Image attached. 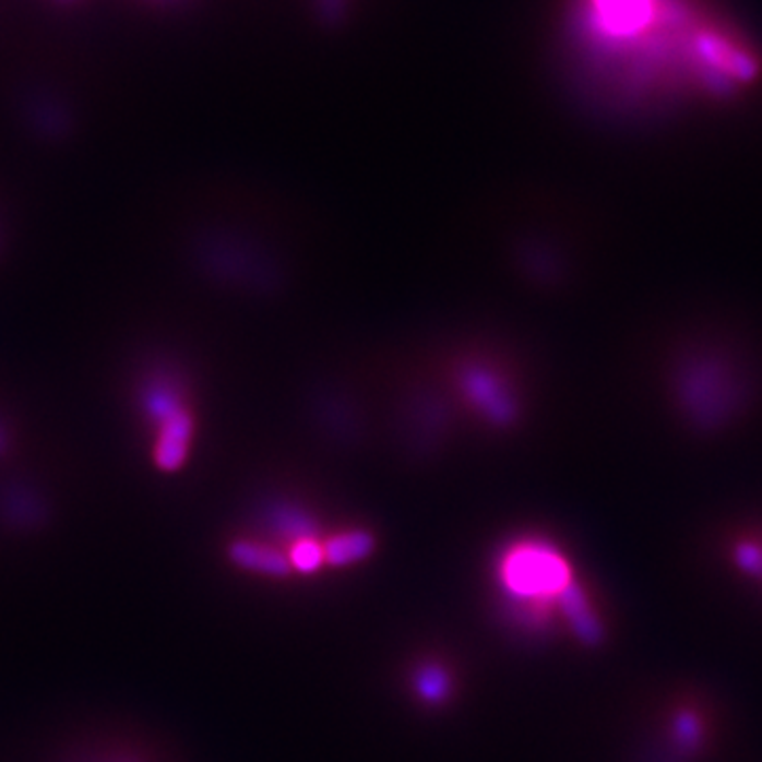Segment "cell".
I'll use <instances>...</instances> for the list:
<instances>
[{
  "label": "cell",
  "instance_id": "obj_1",
  "mask_svg": "<svg viewBox=\"0 0 762 762\" xmlns=\"http://www.w3.org/2000/svg\"><path fill=\"white\" fill-rule=\"evenodd\" d=\"M570 20L585 72L623 98L721 94L757 70L746 40L701 0H574Z\"/></svg>",
  "mask_w": 762,
  "mask_h": 762
},
{
  "label": "cell",
  "instance_id": "obj_2",
  "mask_svg": "<svg viewBox=\"0 0 762 762\" xmlns=\"http://www.w3.org/2000/svg\"><path fill=\"white\" fill-rule=\"evenodd\" d=\"M142 414L155 466L164 473L180 471L189 457L195 432V419L184 401L182 388L172 380L151 381L144 388Z\"/></svg>",
  "mask_w": 762,
  "mask_h": 762
},
{
  "label": "cell",
  "instance_id": "obj_3",
  "mask_svg": "<svg viewBox=\"0 0 762 762\" xmlns=\"http://www.w3.org/2000/svg\"><path fill=\"white\" fill-rule=\"evenodd\" d=\"M502 579L517 597H557L572 583L568 563L553 549L536 543L511 551L502 565Z\"/></svg>",
  "mask_w": 762,
  "mask_h": 762
},
{
  "label": "cell",
  "instance_id": "obj_4",
  "mask_svg": "<svg viewBox=\"0 0 762 762\" xmlns=\"http://www.w3.org/2000/svg\"><path fill=\"white\" fill-rule=\"evenodd\" d=\"M557 602L561 606V612L565 617L568 624L572 627L574 635L585 642V644H597L604 635L602 623L597 621L595 612L591 610L590 599L585 595V591L581 590L579 583H570L565 590L557 595Z\"/></svg>",
  "mask_w": 762,
  "mask_h": 762
},
{
  "label": "cell",
  "instance_id": "obj_5",
  "mask_svg": "<svg viewBox=\"0 0 762 762\" xmlns=\"http://www.w3.org/2000/svg\"><path fill=\"white\" fill-rule=\"evenodd\" d=\"M229 557L236 565H240L248 572H257L274 579H284L293 570L290 559L286 555L257 543H246V540L234 543L229 549Z\"/></svg>",
  "mask_w": 762,
  "mask_h": 762
},
{
  "label": "cell",
  "instance_id": "obj_6",
  "mask_svg": "<svg viewBox=\"0 0 762 762\" xmlns=\"http://www.w3.org/2000/svg\"><path fill=\"white\" fill-rule=\"evenodd\" d=\"M324 547V563L331 565H352L358 563L362 559H367L369 555L376 551V540L371 534L356 529V532H346L340 534L335 538H331Z\"/></svg>",
  "mask_w": 762,
  "mask_h": 762
},
{
  "label": "cell",
  "instance_id": "obj_7",
  "mask_svg": "<svg viewBox=\"0 0 762 762\" xmlns=\"http://www.w3.org/2000/svg\"><path fill=\"white\" fill-rule=\"evenodd\" d=\"M416 689L421 699L430 703H441L448 699L451 689L450 676L437 665H426L417 671Z\"/></svg>",
  "mask_w": 762,
  "mask_h": 762
},
{
  "label": "cell",
  "instance_id": "obj_8",
  "mask_svg": "<svg viewBox=\"0 0 762 762\" xmlns=\"http://www.w3.org/2000/svg\"><path fill=\"white\" fill-rule=\"evenodd\" d=\"M290 565L303 574H312L324 563V547L312 538H301L290 551Z\"/></svg>",
  "mask_w": 762,
  "mask_h": 762
},
{
  "label": "cell",
  "instance_id": "obj_9",
  "mask_svg": "<svg viewBox=\"0 0 762 762\" xmlns=\"http://www.w3.org/2000/svg\"><path fill=\"white\" fill-rule=\"evenodd\" d=\"M142 7H148V9H164V7H170L174 2H180V0H136Z\"/></svg>",
  "mask_w": 762,
  "mask_h": 762
},
{
  "label": "cell",
  "instance_id": "obj_10",
  "mask_svg": "<svg viewBox=\"0 0 762 762\" xmlns=\"http://www.w3.org/2000/svg\"><path fill=\"white\" fill-rule=\"evenodd\" d=\"M49 2H53L58 7H74V4H83L85 0H49Z\"/></svg>",
  "mask_w": 762,
  "mask_h": 762
}]
</instances>
